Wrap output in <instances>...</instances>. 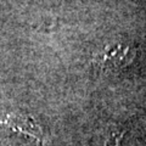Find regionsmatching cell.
Masks as SVG:
<instances>
[{
	"mask_svg": "<svg viewBox=\"0 0 146 146\" xmlns=\"http://www.w3.org/2000/svg\"><path fill=\"white\" fill-rule=\"evenodd\" d=\"M136 49L128 42L115 40L99 48L95 51L93 62L100 70L104 71H118L128 66L134 60Z\"/></svg>",
	"mask_w": 146,
	"mask_h": 146,
	"instance_id": "cell-1",
	"label": "cell"
}]
</instances>
